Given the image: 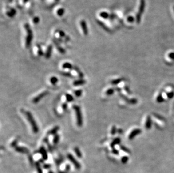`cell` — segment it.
Instances as JSON below:
<instances>
[{
	"mask_svg": "<svg viewBox=\"0 0 174 173\" xmlns=\"http://www.w3.org/2000/svg\"><path fill=\"white\" fill-rule=\"evenodd\" d=\"M15 151L20 153H23V154H27L29 152V150L27 148L25 147H19V146H16L15 147Z\"/></svg>",
	"mask_w": 174,
	"mask_h": 173,
	"instance_id": "cell-8",
	"label": "cell"
},
{
	"mask_svg": "<svg viewBox=\"0 0 174 173\" xmlns=\"http://www.w3.org/2000/svg\"><path fill=\"white\" fill-rule=\"evenodd\" d=\"M25 115L26 116L27 120L29 122L30 124H31V127H32V129L33 133H37L38 132V130H39V128H38L37 123L36 122L32 114L29 111H25Z\"/></svg>",
	"mask_w": 174,
	"mask_h": 173,
	"instance_id": "cell-1",
	"label": "cell"
},
{
	"mask_svg": "<svg viewBox=\"0 0 174 173\" xmlns=\"http://www.w3.org/2000/svg\"><path fill=\"white\" fill-rule=\"evenodd\" d=\"M74 93H75V96H76V97H81V96L82 94V90H81V89L75 90V92H74Z\"/></svg>",
	"mask_w": 174,
	"mask_h": 173,
	"instance_id": "cell-19",
	"label": "cell"
},
{
	"mask_svg": "<svg viewBox=\"0 0 174 173\" xmlns=\"http://www.w3.org/2000/svg\"><path fill=\"white\" fill-rule=\"evenodd\" d=\"M64 12L65 10L64 8H60V7L56 8V10H55V14L58 16H63V15H64Z\"/></svg>",
	"mask_w": 174,
	"mask_h": 173,
	"instance_id": "cell-9",
	"label": "cell"
},
{
	"mask_svg": "<svg viewBox=\"0 0 174 173\" xmlns=\"http://www.w3.org/2000/svg\"><path fill=\"white\" fill-rule=\"evenodd\" d=\"M67 157H68V158L69 159V161L73 164L74 166H75V168H76L77 169H80L81 168L80 164H79L77 160H76V159L75 158V157H74L72 154H68Z\"/></svg>",
	"mask_w": 174,
	"mask_h": 173,
	"instance_id": "cell-4",
	"label": "cell"
},
{
	"mask_svg": "<svg viewBox=\"0 0 174 173\" xmlns=\"http://www.w3.org/2000/svg\"><path fill=\"white\" fill-rule=\"evenodd\" d=\"M65 98H66L67 101L68 102H72L74 100L73 97L72 95L68 94V93H67L65 94Z\"/></svg>",
	"mask_w": 174,
	"mask_h": 173,
	"instance_id": "cell-15",
	"label": "cell"
},
{
	"mask_svg": "<svg viewBox=\"0 0 174 173\" xmlns=\"http://www.w3.org/2000/svg\"><path fill=\"white\" fill-rule=\"evenodd\" d=\"M58 79L57 78L56 76H52L50 78V82L52 85H55L58 83Z\"/></svg>",
	"mask_w": 174,
	"mask_h": 173,
	"instance_id": "cell-16",
	"label": "cell"
},
{
	"mask_svg": "<svg viewBox=\"0 0 174 173\" xmlns=\"http://www.w3.org/2000/svg\"><path fill=\"white\" fill-rule=\"evenodd\" d=\"M26 25L24 26V30H25V35H24V38H25V45L27 48H28L31 45V41H32V31L30 29L29 25Z\"/></svg>",
	"mask_w": 174,
	"mask_h": 173,
	"instance_id": "cell-2",
	"label": "cell"
},
{
	"mask_svg": "<svg viewBox=\"0 0 174 173\" xmlns=\"http://www.w3.org/2000/svg\"><path fill=\"white\" fill-rule=\"evenodd\" d=\"M62 75L63 76H67V77H71L72 76V74L70 72H62Z\"/></svg>",
	"mask_w": 174,
	"mask_h": 173,
	"instance_id": "cell-21",
	"label": "cell"
},
{
	"mask_svg": "<svg viewBox=\"0 0 174 173\" xmlns=\"http://www.w3.org/2000/svg\"><path fill=\"white\" fill-rule=\"evenodd\" d=\"M74 70H75V71L77 73V74H78V76H79V78H83V74H82V72L80 70H79V69H78V68L77 67H74L73 68Z\"/></svg>",
	"mask_w": 174,
	"mask_h": 173,
	"instance_id": "cell-17",
	"label": "cell"
},
{
	"mask_svg": "<svg viewBox=\"0 0 174 173\" xmlns=\"http://www.w3.org/2000/svg\"><path fill=\"white\" fill-rule=\"evenodd\" d=\"M73 108L75 111V115H76L77 124L78 127H82V125H83V117H82V112H81L80 107L79 106L75 105L73 106Z\"/></svg>",
	"mask_w": 174,
	"mask_h": 173,
	"instance_id": "cell-3",
	"label": "cell"
},
{
	"mask_svg": "<svg viewBox=\"0 0 174 173\" xmlns=\"http://www.w3.org/2000/svg\"><path fill=\"white\" fill-rule=\"evenodd\" d=\"M17 142H18L17 140H15V141H14L12 143H11V147H16Z\"/></svg>",
	"mask_w": 174,
	"mask_h": 173,
	"instance_id": "cell-23",
	"label": "cell"
},
{
	"mask_svg": "<svg viewBox=\"0 0 174 173\" xmlns=\"http://www.w3.org/2000/svg\"><path fill=\"white\" fill-rule=\"evenodd\" d=\"M79 28H80V29L81 30V32H82V34L83 35H87L88 33V30H87V25H86V23L85 22V21L82 20H81L80 22L79 23Z\"/></svg>",
	"mask_w": 174,
	"mask_h": 173,
	"instance_id": "cell-6",
	"label": "cell"
},
{
	"mask_svg": "<svg viewBox=\"0 0 174 173\" xmlns=\"http://www.w3.org/2000/svg\"><path fill=\"white\" fill-rule=\"evenodd\" d=\"M38 21H39V19H38L37 17H35V18H34L33 19L32 22L35 24H37L38 22Z\"/></svg>",
	"mask_w": 174,
	"mask_h": 173,
	"instance_id": "cell-26",
	"label": "cell"
},
{
	"mask_svg": "<svg viewBox=\"0 0 174 173\" xmlns=\"http://www.w3.org/2000/svg\"><path fill=\"white\" fill-rule=\"evenodd\" d=\"M74 151H75V154H76V155L78 157L81 158V157H82V153H81V151L79 150V149L78 148V147H75V148H74Z\"/></svg>",
	"mask_w": 174,
	"mask_h": 173,
	"instance_id": "cell-14",
	"label": "cell"
},
{
	"mask_svg": "<svg viewBox=\"0 0 174 173\" xmlns=\"http://www.w3.org/2000/svg\"><path fill=\"white\" fill-rule=\"evenodd\" d=\"M127 161V157H123V158H122V161L123 163L126 162Z\"/></svg>",
	"mask_w": 174,
	"mask_h": 173,
	"instance_id": "cell-28",
	"label": "cell"
},
{
	"mask_svg": "<svg viewBox=\"0 0 174 173\" xmlns=\"http://www.w3.org/2000/svg\"><path fill=\"white\" fill-rule=\"evenodd\" d=\"M59 130V127L56 126V127H54L53 128L51 129L50 131H48L47 134L48 135H56V133Z\"/></svg>",
	"mask_w": 174,
	"mask_h": 173,
	"instance_id": "cell-11",
	"label": "cell"
},
{
	"mask_svg": "<svg viewBox=\"0 0 174 173\" xmlns=\"http://www.w3.org/2000/svg\"><path fill=\"white\" fill-rule=\"evenodd\" d=\"M52 46L51 45H50V46H48L46 52L45 53V57L47 59H48V58L50 57L51 55V52H52Z\"/></svg>",
	"mask_w": 174,
	"mask_h": 173,
	"instance_id": "cell-12",
	"label": "cell"
},
{
	"mask_svg": "<svg viewBox=\"0 0 174 173\" xmlns=\"http://www.w3.org/2000/svg\"><path fill=\"white\" fill-rule=\"evenodd\" d=\"M114 93V90L113 89H109L107 90L106 92V94L108 96H110V95H112L113 93Z\"/></svg>",
	"mask_w": 174,
	"mask_h": 173,
	"instance_id": "cell-22",
	"label": "cell"
},
{
	"mask_svg": "<svg viewBox=\"0 0 174 173\" xmlns=\"http://www.w3.org/2000/svg\"><path fill=\"white\" fill-rule=\"evenodd\" d=\"M86 83V81H85L84 79H78V80H75V82H73V85L75 86H82V85L85 84Z\"/></svg>",
	"mask_w": 174,
	"mask_h": 173,
	"instance_id": "cell-10",
	"label": "cell"
},
{
	"mask_svg": "<svg viewBox=\"0 0 174 173\" xmlns=\"http://www.w3.org/2000/svg\"><path fill=\"white\" fill-rule=\"evenodd\" d=\"M36 166H37V170H38V172H39V173H42V170H41V169L40 168V166L39 164H38V162L36 164Z\"/></svg>",
	"mask_w": 174,
	"mask_h": 173,
	"instance_id": "cell-25",
	"label": "cell"
},
{
	"mask_svg": "<svg viewBox=\"0 0 174 173\" xmlns=\"http://www.w3.org/2000/svg\"><path fill=\"white\" fill-rule=\"evenodd\" d=\"M113 152L114 154H118V151H117V150H114L113 151Z\"/></svg>",
	"mask_w": 174,
	"mask_h": 173,
	"instance_id": "cell-29",
	"label": "cell"
},
{
	"mask_svg": "<svg viewBox=\"0 0 174 173\" xmlns=\"http://www.w3.org/2000/svg\"><path fill=\"white\" fill-rule=\"evenodd\" d=\"M48 93V92L47 90H46V91H44L42 93H41L40 94H39L38 96H37L36 97H35L33 99V102L34 103H37L38 102H40V101L44 97H45L46 95H47Z\"/></svg>",
	"mask_w": 174,
	"mask_h": 173,
	"instance_id": "cell-5",
	"label": "cell"
},
{
	"mask_svg": "<svg viewBox=\"0 0 174 173\" xmlns=\"http://www.w3.org/2000/svg\"><path fill=\"white\" fill-rule=\"evenodd\" d=\"M48 173H54L53 172H52V171H49V172H48Z\"/></svg>",
	"mask_w": 174,
	"mask_h": 173,
	"instance_id": "cell-30",
	"label": "cell"
},
{
	"mask_svg": "<svg viewBox=\"0 0 174 173\" xmlns=\"http://www.w3.org/2000/svg\"><path fill=\"white\" fill-rule=\"evenodd\" d=\"M60 139V136L58 134H56L55 135L53 139V143L54 144H57L58 142H59Z\"/></svg>",
	"mask_w": 174,
	"mask_h": 173,
	"instance_id": "cell-18",
	"label": "cell"
},
{
	"mask_svg": "<svg viewBox=\"0 0 174 173\" xmlns=\"http://www.w3.org/2000/svg\"><path fill=\"white\" fill-rule=\"evenodd\" d=\"M62 67L64 69H72L73 68V65L71 64V63L69 62H65L62 65Z\"/></svg>",
	"mask_w": 174,
	"mask_h": 173,
	"instance_id": "cell-13",
	"label": "cell"
},
{
	"mask_svg": "<svg viewBox=\"0 0 174 173\" xmlns=\"http://www.w3.org/2000/svg\"><path fill=\"white\" fill-rule=\"evenodd\" d=\"M115 131H116L115 127V126H113V127H112V130H111V133H112V134H115Z\"/></svg>",
	"mask_w": 174,
	"mask_h": 173,
	"instance_id": "cell-27",
	"label": "cell"
},
{
	"mask_svg": "<svg viewBox=\"0 0 174 173\" xmlns=\"http://www.w3.org/2000/svg\"><path fill=\"white\" fill-rule=\"evenodd\" d=\"M119 142H120V139H119V138H116V139H115L113 141V142L112 143H111V147H114V145H115V144H116L119 143Z\"/></svg>",
	"mask_w": 174,
	"mask_h": 173,
	"instance_id": "cell-20",
	"label": "cell"
},
{
	"mask_svg": "<svg viewBox=\"0 0 174 173\" xmlns=\"http://www.w3.org/2000/svg\"><path fill=\"white\" fill-rule=\"evenodd\" d=\"M62 108L64 110V111L67 110V108H68V105H67V104L66 103H64L62 105Z\"/></svg>",
	"mask_w": 174,
	"mask_h": 173,
	"instance_id": "cell-24",
	"label": "cell"
},
{
	"mask_svg": "<svg viewBox=\"0 0 174 173\" xmlns=\"http://www.w3.org/2000/svg\"><path fill=\"white\" fill-rule=\"evenodd\" d=\"M40 153L42 155V158L44 160H47L48 158V155H47V153L46 150L45 148V147L42 146V147H40Z\"/></svg>",
	"mask_w": 174,
	"mask_h": 173,
	"instance_id": "cell-7",
	"label": "cell"
}]
</instances>
